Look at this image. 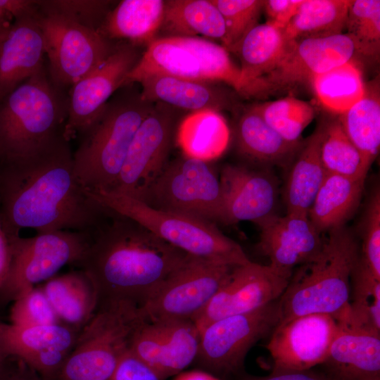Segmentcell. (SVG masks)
<instances>
[{
    "label": "cell",
    "mask_w": 380,
    "mask_h": 380,
    "mask_svg": "<svg viewBox=\"0 0 380 380\" xmlns=\"http://www.w3.org/2000/svg\"><path fill=\"white\" fill-rule=\"evenodd\" d=\"M80 331L62 322L32 327L2 322L1 330L7 353L44 380L54 379Z\"/></svg>",
    "instance_id": "19"
},
{
    "label": "cell",
    "mask_w": 380,
    "mask_h": 380,
    "mask_svg": "<svg viewBox=\"0 0 380 380\" xmlns=\"http://www.w3.org/2000/svg\"><path fill=\"white\" fill-rule=\"evenodd\" d=\"M324 236L321 249L299 266L280 297V321L309 314H325L336 321L350 309L351 274L360 250L345 226Z\"/></svg>",
    "instance_id": "3"
},
{
    "label": "cell",
    "mask_w": 380,
    "mask_h": 380,
    "mask_svg": "<svg viewBox=\"0 0 380 380\" xmlns=\"http://www.w3.org/2000/svg\"><path fill=\"white\" fill-rule=\"evenodd\" d=\"M236 141L238 151L243 157L265 166L289 165L303 144L302 141H286L253 108L238 122Z\"/></svg>",
    "instance_id": "27"
},
{
    "label": "cell",
    "mask_w": 380,
    "mask_h": 380,
    "mask_svg": "<svg viewBox=\"0 0 380 380\" xmlns=\"http://www.w3.org/2000/svg\"><path fill=\"white\" fill-rule=\"evenodd\" d=\"M88 236L77 264L93 282L98 305L128 300L141 307L192 257L137 222L112 212Z\"/></svg>",
    "instance_id": "2"
},
{
    "label": "cell",
    "mask_w": 380,
    "mask_h": 380,
    "mask_svg": "<svg viewBox=\"0 0 380 380\" xmlns=\"http://www.w3.org/2000/svg\"><path fill=\"white\" fill-rule=\"evenodd\" d=\"M12 261V251L8 236L4 232L0 220V291L9 275Z\"/></svg>",
    "instance_id": "49"
},
{
    "label": "cell",
    "mask_w": 380,
    "mask_h": 380,
    "mask_svg": "<svg viewBox=\"0 0 380 380\" xmlns=\"http://www.w3.org/2000/svg\"><path fill=\"white\" fill-rule=\"evenodd\" d=\"M68 95L44 67L0 100V160L24 155L63 132Z\"/></svg>",
    "instance_id": "6"
},
{
    "label": "cell",
    "mask_w": 380,
    "mask_h": 380,
    "mask_svg": "<svg viewBox=\"0 0 380 380\" xmlns=\"http://www.w3.org/2000/svg\"><path fill=\"white\" fill-rule=\"evenodd\" d=\"M338 329L325 314H309L279 322L266 346L273 372L303 371L323 364Z\"/></svg>",
    "instance_id": "17"
},
{
    "label": "cell",
    "mask_w": 380,
    "mask_h": 380,
    "mask_svg": "<svg viewBox=\"0 0 380 380\" xmlns=\"http://www.w3.org/2000/svg\"><path fill=\"white\" fill-rule=\"evenodd\" d=\"M63 133L30 152L0 160V220L7 235L69 230L91 234L111 212L78 180Z\"/></svg>",
    "instance_id": "1"
},
{
    "label": "cell",
    "mask_w": 380,
    "mask_h": 380,
    "mask_svg": "<svg viewBox=\"0 0 380 380\" xmlns=\"http://www.w3.org/2000/svg\"><path fill=\"white\" fill-rule=\"evenodd\" d=\"M49 78L58 88L70 89L99 66L115 50L96 30L56 15H39Z\"/></svg>",
    "instance_id": "12"
},
{
    "label": "cell",
    "mask_w": 380,
    "mask_h": 380,
    "mask_svg": "<svg viewBox=\"0 0 380 380\" xmlns=\"http://www.w3.org/2000/svg\"><path fill=\"white\" fill-rule=\"evenodd\" d=\"M225 24L222 46L233 52L243 37L258 23L263 11L262 0H212Z\"/></svg>",
    "instance_id": "41"
},
{
    "label": "cell",
    "mask_w": 380,
    "mask_h": 380,
    "mask_svg": "<svg viewBox=\"0 0 380 380\" xmlns=\"http://www.w3.org/2000/svg\"><path fill=\"white\" fill-rule=\"evenodd\" d=\"M353 0H303L284 29L289 42L342 34Z\"/></svg>",
    "instance_id": "35"
},
{
    "label": "cell",
    "mask_w": 380,
    "mask_h": 380,
    "mask_svg": "<svg viewBox=\"0 0 380 380\" xmlns=\"http://www.w3.org/2000/svg\"><path fill=\"white\" fill-rule=\"evenodd\" d=\"M257 224L259 252L269 259L271 267L289 275L294 267L313 258L323 243L324 235L305 214H275Z\"/></svg>",
    "instance_id": "20"
},
{
    "label": "cell",
    "mask_w": 380,
    "mask_h": 380,
    "mask_svg": "<svg viewBox=\"0 0 380 380\" xmlns=\"http://www.w3.org/2000/svg\"><path fill=\"white\" fill-rule=\"evenodd\" d=\"M200 333L191 320L146 322L137 331L131 351L159 380L175 375L195 361Z\"/></svg>",
    "instance_id": "18"
},
{
    "label": "cell",
    "mask_w": 380,
    "mask_h": 380,
    "mask_svg": "<svg viewBox=\"0 0 380 380\" xmlns=\"http://www.w3.org/2000/svg\"><path fill=\"white\" fill-rule=\"evenodd\" d=\"M141 201L159 210L224 224L220 177L203 160L184 156L167 163Z\"/></svg>",
    "instance_id": "8"
},
{
    "label": "cell",
    "mask_w": 380,
    "mask_h": 380,
    "mask_svg": "<svg viewBox=\"0 0 380 380\" xmlns=\"http://www.w3.org/2000/svg\"><path fill=\"white\" fill-rule=\"evenodd\" d=\"M6 380H44L36 372L30 369L23 362L18 360L17 364Z\"/></svg>",
    "instance_id": "51"
},
{
    "label": "cell",
    "mask_w": 380,
    "mask_h": 380,
    "mask_svg": "<svg viewBox=\"0 0 380 380\" xmlns=\"http://www.w3.org/2000/svg\"><path fill=\"white\" fill-rule=\"evenodd\" d=\"M1 324L2 322H0V380H6L14 369L18 360L14 363L13 361L15 359L12 357L6 350L1 332Z\"/></svg>",
    "instance_id": "50"
},
{
    "label": "cell",
    "mask_w": 380,
    "mask_h": 380,
    "mask_svg": "<svg viewBox=\"0 0 380 380\" xmlns=\"http://www.w3.org/2000/svg\"><path fill=\"white\" fill-rule=\"evenodd\" d=\"M196 57L208 82H223L243 96H259L256 87L243 75L222 46L198 37H173Z\"/></svg>",
    "instance_id": "37"
},
{
    "label": "cell",
    "mask_w": 380,
    "mask_h": 380,
    "mask_svg": "<svg viewBox=\"0 0 380 380\" xmlns=\"http://www.w3.org/2000/svg\"><path fill=\"white\" fill-rule=\"evenodd\" d=\"M290 43L284 29L266 22L253 27L233 51L239 58L243 75L256 87L259 96L260 79L274 68Z\"/></svg>",
    "instance_id": "30"
},
{
    "label": "cell",
    "mask_w": 380,
    "mask_h": 380,
    "mask_svg": "<svg viewBox=\"0 0 380 380\" xmlns=\"http://www.w3.org/2000/svg\"><path fill=\"white\" fill-rule=\"evenodd\" d=\"M150 103L127 96L107 103L96 121L79 137L73 152L76 176L87 191H110Z\"/></svg>",
    "instance_id": "5"
},
{
    "label": "cell",
    "mask_w": 380,
    "mask_h": 380,
    "mask_svg": "<svg viewBox=\"0 0 380 380\" xmlns=\"http://www.w3.org/2000/svg\"><path fill=\"white\" fill-rule=\"evenodd\" d=\"M338 117L346 135L369 169L379 154L380 147L379 81L376 80L366 84L364 96Z\"/></svg>",
    "instance_id": "33"
},
{
    "label": "cell",
    "mask_w": 380,
    "mask_h": 380,
    "mask_svg": "<svg viewBox=\"0 0 380 380\" xmlns=\"http://www.w3.org/2000/svg\"><path fill=\"white\" fill-rule=\"evenodd\" d=\"M244 380H334L330 376H327L324 374H320L310 372L308 370L303 371H280L272 372L268 376L262 377H248Z\"/></svg>",
    "instance_id": "48"
},
{
    "label": "cell",
    "mask_w": 380,
    "mask_h": 380,
    "mask_svg": "<svg viewBox=\"0 0 380 380\" xmlns=\"http://www.w3.org/2000/svg\"><path fill=\"white\" fill-rule=\"evenodd\" d=\"M165 6L162 0L121 1L110 11L97 32L109 40L148 45L161 28Z\"/></svg>",
    "instance_id": "28"
},
{
    "label": "cell",
    "mask_w": 380,
    "mask_h": 380,
    "mask_svg": "<svg viewBox=\"0 0 380 380\" xmlns=\"http://www.w3.org/2000/svg\"><path fill=\"white\" fill-rule=\"evenodd\" d=\"M322 125L304 141L289 172L284 192L286 213L308 215L326 175L320 158Z\"/></svg>",
    "instance_id": "29"
},
{
    "label": "cell",
    "mask_w": 380,
    "mask_h": 380,
    "mask_svg": "<svg viewBox=\"0 0 380 380\" xmlns=\"http://www.w3.org/2000/svg\"><path fill=\"white\" fill-rule=\"evenodd\" d=\"M13 23L8 22L6 20L4 19L0 16V38L2 34L6 30V29L12 24Z\"/></svg>",
    "instance_id": "53"
},
{
    "label": "cell",
    "mask_w": 380,
    "mask_h": 380,
    "mask_svg": "<svg viewBox=\"0 0 380 380\" xmlns=\"http://www.w3.org/2000/svg\"><path fill=\"white\" fill-rule=\"evenodd\" d=\"M89 234L56 230L24 238L7 235L11 251V266L0 298L13 301L42 281L56 276L65 265L80 260Z\"/></svg>",
    "instance_id": "9"
},
{
    "label": "cell",
    "mask_w": 380,
    "mask_h": 380,
    "mask_svg": "<svg viewBox=\"0 0 380 380\" xmlns=\"http://www.w3.org/2000/svg\"><path fill=\"white\" fill-rule=\"evenodd\" d=\"M103 208L128 217L190 256L230 266L251 260L241 246L209 221L159 210L129 196L107 191H88Z\"/></svg>",
    "instance_id": "4"
},
{
    "label": "cell",
    "mask_w": 380,
    "mask_h": 380,
    "mask_svg": "<svg viewBox=\"0 0 380 380\" xmlns=\"http://www.w3.org/2000/svg\"><path fill=\"white\" fill-rule=\"evenodd\" d=\"M321 125L320 158L326 174L366 179L369 169L346 135L338 115Z\"/></svg>",
    "instance_id": "38"
},
{
    "label": "cell",
    "mask_w": 380,
    "mask_h": 380,
    "mask_svg": "<svg viewBox=\"0 0 380 380\" xmlns=\"http://www.w3.org/2000/svg\"><path fill=\"white\" fill-rule=\"evenodd\" d=\"M139 83L142 87L139 98L147 103L158 102L192 112L205 109L220 111L229 105L225 94L210 82L155 75Z\"/></svg>",
    "instance_id": "24"
},
{
    "label": "cell",
    "mask_w": 380,
    "mask_h": 380,
    "mask_svg": "<svg viewBox=\"0 0 380 380\" xmlns=\"http://www.w3.org/2000/svg\"><path fill=\"white\" fill-rule=\"evenodd\" d=\"M162 29L169 37L203 35L222 42L226 33L224 19L212 0L165 1Z\"/></svg>",
    "instance_id": "34"
},
{
    "label": "cell",
    "mask_w": 380,
    "mask_h": 380,
    "mask_svg": "<svg viewBox=\"0 0 380 380\" xmlns=\"http://www.w3.org/2000/svg\"><path fill=\"white\" fill-rule=\"evenodd\" d=\"M40 288L59 321L77 329L82 330L97 309V291L82 270L54 276Z\"/></svg>",
    "instance_id": "25"
},
{
    "label": "cell",
    "mask_w": 380,
    "mask_h": 380,
    "mask_svg": "<svg viewBox=\"0 0 380 380\" xmlns=\"http://www.w3.org/2000/svg\"><path fill=\"white\" fill-rule=\"evenodd\" d=\"M354 59L355 49L346 33L292 41L274 68L260 79L262 96L310 83L315 75Z\"/></svg>",
    "instance_id": "16"
},
{
    "label": "cell",
    "mask_w": 380,
    "mask_h": 380,
    "mask_svg": "<svg viewBox=\"0 0 380 380\" xmlns=\"http://www.w3.org/2000/svg\"><path fill=\"white\" fill-rule=\"evenodd\" d=\"M365 179L326 174L308 213L319 232L345 226L360 204Z\"/></svg>",
    "instance_id": "26"
},
{
    "label": "cell",
    "mask_w": 380,
    "mask_h": 380,
    "mask_svg": "<svg viewBox=\"0 0 380 380\" xmlns=\"http://www.w3.org/2000/svg\"><path fill=\"white\" fill-rule=\"evenodd\" d=\"M283 139L301 142L305 128L315 117V109L309 102L293 96L267 101L252 107Z\"/></svg>",
    "instance_id": "39"
},
{
    "label": "cell",
    "mask_w": 380,
    "mask_h": 380,
    "mask_svg": "<svg viewBox=\"0 0 380 380\" xmlns=\"http://www.w3.org/2000/svg\"><path fill=\"white\" fill-rule=\"evenodd\" d=\"M39 2L36 0H0V16L13 23L27 17H39Z\"/></svg>",
    "instance_id": "47"
},
{
    "label": "cell",
    "mask_w": 380,
    "mask_h": 380,
    "mask_svg": "<svg viewBox=\"0 0 380 380\" xmlns=\"http://www.w3.org/2000/svg\"><path fill=\"white\" fill-rule=\"evenodd\" d=\"M174 124L166 106L152 108L135 132L115 185L107 191L143 200L167 164Z\"/></svg>",
    "instance_id": "13"
},
{
    "label": "cell",
    "mask_w": 380,
    "mask_h": 380,
    "mask_svg": "<svg viewBox=\"0 0 380 380\" xmlns=\"http://www.w3.org/2000/svg\"><path fill=\"white\" fill-rule=\"evenodd\" d=\"M175 380H220L212 374L202 371H191L180 374Z\"/></svg>",
    "instance_id": "52"
},
{
    "label": "cell",
    "mask_w": 380,
    "mask_h": 380,
    "mask_svg": "<svg viewBox=\"0 0 380 380\" xmlns=\"http://www.w3.org/2000/svg\"><path fill=\"white\" fill-rule=\"evenodd\" d=\"M11 324L32 327L61 322L40 287H34L13 300Z\"/></svg>",
    "instance_id": "43"
},
{
    "label": "cell",
    "mask_w": 380,
    "mask_h": 380,
    "mask_svg": "<svg viewBox=\"0 0 380 380\" xmlns=\"http://www.w3.org/2000/svg\"><path fill=\"white\" fill-rule=\"evenodd\" d=\"M139 59L131 45L118 44L104 62L70 87L63 132L68 141L79 138L96 121Z\"/></svg>",
    "instance_id": "14"
},
{
    "label": "cell",
    "mask_w": 380,
    "mask_h": 380,
    "mask_svg": "<svg viewBox=\"0 0 380 380\" xmlns=\"http://www.w3.org/2000/svg\"><path fill=\"white\" fill-rule=\"evenodd\" d=\"M108 380H159L155 372L131 350L119 361Z\"/></svg>",
    "instance_id": "45"
},
{
    "label": "cell",
    "mask_w": 380,
    "mask_h": 380,
    "mask_svg": "<svg viewBox=\"0 0 380 380\" xmlns=\"http://www.w3.org/2000/svg\"><path fill=\"white\" fill-rule=\"evenodd\" d=\"M362 249L360 258L380 278V191L376 188L369 196L363 215L362 225Z\"/></svg>",
    "instance_id": "44"
},
{
    "label": "cell",
    "mask_w": 380,
    "mask_h": 380,
    "mask_svg": "<svg viewBox=\"0 0 380 380\" xmlns=\"http://www.w3.org/2000/svg\"><path fill=\"white\" fill-rule=\"evenodd\" d=\"M229 139L224 118L211 109L191 112L180 122L177 132V142L184 156L205 162L220 157Z\"/></svg>",
    "instance_id": "32"
},
{
    "label": "cell",
    "mask_w": 380,
    "mask_h": 380,
    "mask_svg": "<svg viewBox=\"0 0 380 380\" xmlns=\"http://www.w3.org/2000/svg\"><path fill=\"white\" fill-rule=\"evenodd\" d=\"M39 17L17 19L0 38V100L44 68Z\"/></svg>",
    "instance_id": "23"
},
{
    "label": "cell",
    "mask_w": 380,
    "mask_h": 380,
    "mask_svg": "<svg viewBox=\"0 0 380 380\" xmlns=\"http://www.w3.org/2000/svg\"><path fill=\"white\" fill-rule=\"evenodd\" d=\"M224 224H255L275 215L279 196L276 177L267 170L227 165L220 175Z\"/></svg>",
    "instance_id": "21"
},
{
    "label": "cell",
    "mask_w": 380,
    "mask_h": 380,
    "mask_svg": "<svg viewBox=\"0 0 380 380\" xmlns=\"http://www.w3.org/2000/svg\"><path fill=\"white\" fill-rule=\"evenodd\" d=\"M279 300L208 324L200 332L195 361L215 373L238 371L252 346L270 334L280 321Z\"/></svg>",
    "instance_id": "11"
},
{
    "label": "cell",
    "mask_w": 380,
    "mask_h": 380,
    "mask_svg": "<svg viewBox=\"0 0 380 380\" xmlns=\"http://www.w3.org/2000/svg\"><path fill=\"white\" fill-rule=\"evenodd\" d=\"M346 33L353 43L357 58L377 60L380 53V1L353 0Z\"/></svg>",
    "instance_id": "40"
},
{
    "label": "cell",
    "mask_w": 380,
    "mask_h": 380,
    "mask_svg": "<svg viewBox=\"0 0 380 380\" xmlns=\"http://www.w3.org/2000/svg\"><path fill=\"white\" fill-rule=\"evenodd\" d=\"M303 0H266L263 11L267 23L284 29L295 16Z\"/></svg>",
    "instance_id": "46"
},
{
    "label": "cell",
    "mask_w": 380,
    "mask_h": 380,
    "mask_svg": "<svg viewBox=\"0 0 380 380\" xmlns=\"http://www.w3.org/2000/svg\"><path fill=\"white\" fill-rule=\"evenodd\" d=\"M155 75L208 82L193 53L169 36L157 38L148 45L127 75L125 86Z\"/></svg>",
    "instance_id": "31"
},
{
    "label": "cell",
    "mask_w": 380,
    "mask_h": 380,
    "mask_svg": "<svg viewBox=\"0 0 380 380\" xmlns=\"http://www.w3.org/2000/svg\"><path fill=\"white\" fill-rule=\"evenodd\" d=\"M291 276L270 265L252 261L235 266L225 283L193 322L200 333L215 321L248 312L277 300Z\"/></svg>",
    "instance_id": "15"
},
{
    "label": "cell",
    "mask_w": 380,
    "mask_h": 380,
    "mask_svg": "<svg viewBox=\"0 0 380 380\" xmlns=\"http://www.w3.org/2000/svg\"><path fill=\"white\" fill-rule=\"evenodd\" d=\"M234 267L191 257L139 307L143 316L148 322L193 321Z\"/></svg>",
    "instance_id": "10"
},
{
    "label": "cell",
    "mask_w": 380,
    "mask_h": 380,
    "mask_svg": "<svg viewBox=\"0 0 380 380\" xmlns=\"http://www.w3.org/2000/svg\"><path fill=\"white\" fill-rule=\"evenodd\" d=\"M39 13L56 15L84 27L98 30L110 10L109 1L98 0L38 1Z\"/></svg>",
    "instance_id": "42"
},
{
    "label": "cell",
    "mask_w": 380,
    "mask_h": 380,
    "mask_svg": "<svg viewBox=\"0 0 380 380\" xmlns=\"http://www.w3.org/2000/svg\"><path fill=\"white\" fill-rule=\"evenodd\" d=\"M309 84L319 104L337 115L357 103L366 91L362 71L355 59L315 75Z\"/></svg>",
    "instance_id": "36"
},
{
    "label": "cell",
    "mask_w": 380,
    "mask_h": 380,
    "mask_svg": "<svg viewBox=\"0 0 380 380\" xmlns=\"http://www.w3.org/2000/svg\"><path fill=\"white\" fill-rule=\"evenodd\" d=\"M146 322L131 301L99 304L53 380H108Z\"/></svg>",
    "instance_id": "7"
},
{
    "label": "cell",
    "mask_w": 380,
    "mask_h": 380,
    "mask_svg": "<svg viewBox=\"0 0 380 380\" xmlns=\"http://www.w3.org/2000/svg\"><path fill=\"white\" fill-rule=\"evenodd\" d=\"M338 329L324 362L334 380H380V331L353 317L337 320Z\"/></svg>",
    "instance_id": "22"
}]
</instances>
